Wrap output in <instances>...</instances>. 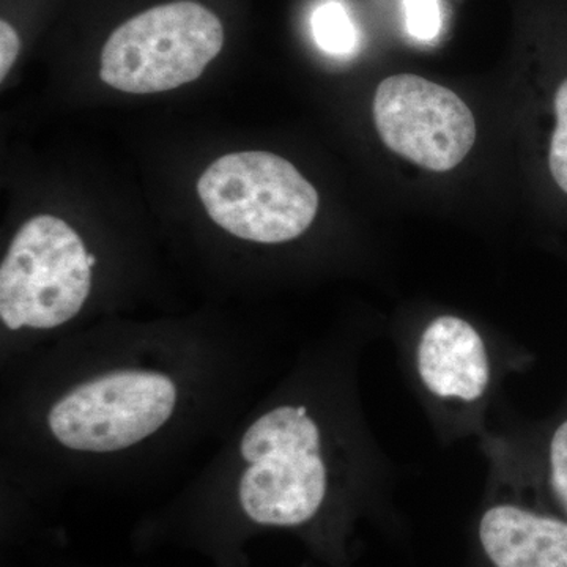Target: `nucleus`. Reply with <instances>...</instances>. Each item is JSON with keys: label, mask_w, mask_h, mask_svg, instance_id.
<instances>
[{"label": "nucleus", "mask_w": 567, "mask_h": 567, "mask_svg": "<svg viewBox=\"0 0 567 567\" xmlns=\"http://www.w3.org/2000/svg\"><path fill=\"white\" fill-rule=\"evenodd\" d=\"M270 358L145 339L51 347L2 365V473L13 505L159 480L221 442L259 398Z\"/></svg>", "instance_id": "obj_2"}, {"label": "nucleus", "mask_w": 567, "mask_h": 567, "mask_svg": "<svg viewBox=\"0 0 567 567\" xmlns=\"http://www.w3.org/2000/svg\"><path fill=\"white\" fill-rule=\"evenodd\" d=\"M96 265L99 257L63 219H29L0 265V322L7 341L24 331L52 333L69 327L91 298Z\"/></svg>", "instance_id": "obj_5"}, {"label": "nucleus", "mask_w": 567, "mask_h": 567, "mask_svg": "<svg viewBox=\"0 0 567 567\" xmlns=\"http://www.w3.org/2000/svg\"><path fill=\"white\" fill-rule=\"evenodd\" d=\"M312 33L328 54H349L357 47V31L349 13L339 2H327L312 14Z\"/></svg>", "instance_id": "obj_10"}, {"label": "nucleus", "mask_w": 567, "mask_h": 567, "mask_svg": "<svg viewBox=\"0 0 567 567\" xmlns=\"http://www.w3.org/2000/svg\"><path fill=\"white\" fill-rule=\"evenodd\" d=\"M405 22L410 35L420 41H432L442 29L439 0H404Z\"/></svg>", "instance_id": "obj_12"}, {"label": "nucleus", "mask_w": 567, "mask_h": 567, "mask_svg": "<svg viewBox=\"0 0 567 567\" xmlns=\"http://www.w3.org/2000/svg\"><path fill=\"white\" fill-rule=\"evenodd\" d=\"M363 353L324 342L295 354L200 472L142 518L134 546L248 567L254 537L281 533L303 544L312 567H353L354 533L363 522L390 520L395 486L364 413Z\"/></svg>", "instance_id": "obj_1"}, {"label": "nucleus", "mask_w": 567, "mask_h": 567, "mask_svg": "<svg viewBox=\"0 0 567 567\" xmlns=\"http://www.w3.org/2000/svg\"><path fill=\"white\" fill-rule=\"evenodd\" d=\"M221 20L196 0H174L141 11L104 43L100 76L117 91L147 95L200 78L221 52Z\"/></svg>", "instance_id": "obj_6"}, {"label": "nucleus", "mask_w": 567, "mask_h": 567, "mask_svg": "<svg viewBox=\"0 0 567 567\" xmlns=\"http://www.w3.org/2000/svg\"><path fill=\"white\" fill-rule=\"evenodd\" d=\"M208 216L234 237L281 245L301 237L319 194L292 163L270 152H238L212 164L197 183Z\"/></svg>", "instance_id": "obj_7"}, {"label": "nucleus", "mask_w": 567, "mask_h": 567, "mask_svg": "<svg viewBox=\"0 0 567 567\" xmlns=\"http://www.w3.org/2000/svg\"><path fill=\"white\" fill-rule=\"evenodd\" d=\"M555 112L557 126L550 142L548 164L554 181L567 194V80L559 85L555 95Z\"/></svg>", "instance_id": "obj_11"}, {"label": "nucleus", "mask_w": 567, "mask_h": 567, "mask_svg": "<svg viewBox=\"0 0 567 567\" xmlns=\"http://www.w3.org/2000/svg\"><path fill=\"white\" fill-rule=\"evenodd\" d=\"M395 353L436 440L445 446L484 439L507 379L535 363L532 352L499 344L456 315L432 317L401 341Z\"/></svg>", "instance_id": "obj_3"}, {"label": "nucleus", "mask_w": 567, "mask_h": 567, "mask_svg": "<svg viewBox=\"0 0 567 567\" xmlns=\"http://www.w3.org/2000/svg\"><path fill=\"white\" fill-rule=\"evenodd\" d=\"M21 51V40L17 29L9 21H0V81L6 80Z\"/></svg>", "instance_id": "obj_13"}, {"label": "nucleus", "mask_w": 567, "mask_h": 567, "mask_svg": "<svg viewBox=\"0 0 567 567\" xmlns=\"http://www.w3.org/2000/svg\"><path fill=\"white\" fill-rule=\"evenodd\" d=\"M480 442L488 476L470 567H567V518L548 498L525 425L492 427Z\"/></svg>", "instance_id": "obj_4"}, {"label": "nucleus", "mask_w": 567, "mask_h": 567, "mask_svg": "<svg viewBox=\"0 0 567 567\" xmlns=\"http://www.w3.org/2000/svg\"><path fill=\"white\" fill-rule=\"evenodd\" d=\"M374 118L390 151L435 173L464 162L476 141L470 107L450 89L416 74H394L380 82Z\"/></svg>", "instance_id": "obj_8"}, {"label": "nucleus", "mask_w": 567, "mask_h": 567, "mask_svg": "<svg viewBox=\"0 0 567 567\" xmlns=\"http://www.w3.org/2000/svg\"><path fill=\"white\" fill-rule=\"evenodd\" d=\"M527 425L548 498L567 518V393L554 415Z\"/></svg>", "instance_id": "obj_9"}]
</instances>
